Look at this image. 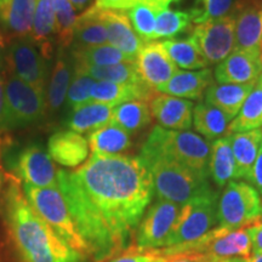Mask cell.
Returning a JSON list of instances; mask_svg holds the SVG:
<instances>
[{"label":"cell","instance_id":"obj_32","mask_svg":"<svg viewBox=\"0 0 262 262\" xmlns=\"http://www.w3.org/2000/svg\"><path fill=\"white\" fill-rule=\"evenodd\" d=\"M162 45L179 68L198 71L204 70V68H208V66H210L191 37L187 39L164 40L162 41Z\"/></svg>","mask_w":262,"mask_h":262},{"label":"cell","instance_id":"obj_43","mask_svg":"<svg viewBox=\"0 0 262 262\" xmlns=\"http://www.w3.org/2000/svg\"><path fill=\"white\" fill-rule=\"evenodd\" d=\"M249 182L253 183L255 189L262 196V145L260 147V150H258L256 160H255L253 170H251V178Z\"/></svg>","mask_w":262,"mask_h":262},{"label":"cell","instance_id":"obj_7","mask_svg":"<svg viewBox=\"0 0 262 262\" xmlns=\"http://www.w3.org/2000/svg\"><path fill=\"white\" fill-rule=\"evenodd\" d=\"M217 202L214 191L183 204L166 248L191 243L214 229L217 225Z\"/></svg>","mask_w":262,"mask_h":262},{"label":"cell","instance_id":"obj_42","mask_svg":"<svg viewBox=\"0 0 262 262\" xmlns=\"http://www.w3.org/2000/svg\"><path fill=\"white\" fill-rule=\"evenodd\" d=\"M140 0H96L95 5L103 10H120L125 11L139 4Z\"/></svg>","mask_w":262,"mask_h":262},{"label":"cell","instance_id":"obj_33","mask_svg":"<svg viewBox=\"0 0 262 262\" xmlns=\"http://www.w3.org/2000/svg\"><path fill=\"white\" fill-rule=\"evenodd\" d=\"M152 120L149 104L145 101H130L113 107L112 122L129 134L137 133Z\"/></svg>","mask_w":262,"mask_h":262},{"label":"cell","instance_id":"obj_15","mask_svg":"<svg viewBox=\"0 0 262 262\" xmlns=\"http://www.w3.org/2000/svg\"><path fill=\"white\" fill-rule=\"evenodd\" d=\"M97 11L98 17L106 27L108 44L136 60L146 42L134 31L127 14L120 10H103L100 8H97Z\"/></svg>","mask_w":262,"mask_h":262},{"label":"cell","instance_id":"obj_26","mask_svg":"<svg viewBox=\"0 0 262 262\" xmlns=\"http://www.w3.org/2000/svg\"><path fill=\"white\" fill-rule=\"evenodd\" d=\"M209 175L211 176L215 185L220 188L237 180L231 135L212 141L209 159Z\"/></svg>","mask_w":262,"mask_h":262},{"label":"cell","instance_id":"obj_23","mask_svg":"<svg viewBox=\"0 0 262 262\" xmlns=\"http://www.w3.org/2000/svg\"><path fill=\"white\" fill-rule=\"evenodd\" d=\"M31 39L40 50L42 56L50 61L54 54V40H56L54 0H35Z\"/></svg>","mask_w":262,"mask_h":262},{"label":"cell","instance_id":"obj_48","mask_svg":"<svg viewBox=\"0 0 262 262\" xmlns=\"http://www.w3.org/2000/svg\"><path fill=\"white\" fill-rule=\"evenodd\" d=\"M68 2L71 3L75 11H81L90 4L91 0H68Z\"/></svg>","mask_w":262,"mask_h":262},{"label":"cell","instance_id":"obj_29","mask_svg":"<svg viewBox=\"0 0 262 262\" xmlns=\"http://www.w3.org/2000/svg\"><path fill=\"white\" fill-rule=\"evenodd\" d=\"M108 44L107 31L98 17L97 6H90L84 14L78 16L73 32V49H85Z\"/></svg>","mask_w":262,"mask_h":262},{"label":"cell","instance_id":"obj_25","mask_svg":"<svg viewBox=\"0 0 262 262\" xmlns=\"http://www.w3.org/2000/svg\"><path fill=\"white\" fill-rule=\"evenodd\" d=\"M255 84H212L205 93V101L234 119Z\"/></svg>","mask_w":262,"mask_h":262},{"label":"cell","instance_id":"obj_28","mask_svg":"<svg viewBox=\"0 0 262 262\" xmlns=\"http://www.w3.org/2000/svg\"><path fill=\"white\" fill-rule=\"evenodd\" d=\"M232 118L206 101H201L193 108V124L195 131L206 137L209 141H215L224 137L228 133Z\"/></svg>","mask_w":262,"mask_h":262},{"label":"cell","instance_id":"obj_54","mask_svg":"<svg viewBox=\"0 0 262 262\" xmlns=\"http://www.w3.org/2000/svg\"><path fill=\"white\" fill-rule=\"evenodd\" d=\"M261 219H262V214H261Z\"/></svg>","mask_w":262,"mask_h":262},{"label":"cell","instance_id":"obj_35","mask_svg":"<svg viewBox=\"0 0 262 262\" xmlns=\"http://www.w3.org/2000/svg\"><path fill=\"white\" fill-rule=\"evenodd\" d=\"M77 66V64H75ZM84 70L96 81H111L120 84H141V79L136 62H124L111 66H78Z\"/></svg>","mask_w":262,"mask_h":262},{"label":"cell","instance_id":"obj_49","mask_svg":"<svg viewBox=\"0 0 262 262\" xmlns=\"http://www.w3.org/2000/svg\"><path fill=\"white\" fill-rule=\"evenodd\" d=\"M210 262H247L244 258H239V257H226V258H219V257H214L211 258Z\"/></svg>","mask_w":262,"mask_h":262},{"label":"cell","instance_id":"obj_3","mask_svg":"<svg viewBox=\"0 0 262 262\" xmlns=\"http://www.w3.org/2000/svg\"><path fill=\"white\" fill-rule=\"evenodd\" d=\"M211 145L191 131L156 126L142 147L140 157H160L209 176Z\"/></svg>","mask_w":262,"mask_h":262},{"label":"cell","instance_id":"obj_21","mask_svg":"<svg viewBox=\"0 0 262 262\" xmlns=\"http://www.w3.org/2000/svg\"><path fill=\"white\" fill-rule=\"evenodd\" d=\"M158 94L146 83L120 84L111 81H96L91 89V101L116 107L130 101H150Z\"/></svg>","mask_w":262,"mask_h":262},{"label":"cell","instance_id":"obj_24","mask_svg":"<svg viewBox=\"0 0 262 262\" xmlns=\"http://www.w3.org/2000/svg\"><path fill=\"white\" fill-rule=\"evenodd\" d=\"M113 107L110 104L89 101L72 110L68 126L78 134H91L112 122Z\"/></svg>","mask_w":262,"mask_h":262},{"label":"cell","instance_id":"obj_9","mask_svg":"<svg viewBox=\"0 0 262 262\" xmlns=\"http://www.w3.org/2000/svg\"><path fill=\"white\" fill-rule=\"evenodd\" d=\"M181 206L160 199L150 205L136 229V244L131 245L130 248H134L140 253L166 248V243L181 211Z\"/></svg>","mask_w":262,"mask_h":262},{"label":"cell","instance_id":"obj_12","mask_svg":"<svg viewBox=\"0 0 262 262\" xmlns=\"http://www.w3.org/2000/svg\"><path fill=\"white\" fill-rule=\"evenodd\" d=\"M16 172L25 185L33 187H58V172L54 160L40 146L26 147L19 153L16 163Z\"/></svg>","mask_w":262,"mask_h":262},{"label":"cell","instance_id":"obj_6","mask_svg":"<svg viewBox=\"0 0 262 262\" xmlns=\"http://www.w3.org/2000/svg\"><path fill=\"white\" fill-rule=\"evenodd\" d=\"M262 199L253 185L231 181L217 202L219 227L247 228L261 221Z\"/></svg>","mask_w":262,"mask_h":262},{"label":"cell","instance_id":"obj_1","mask_svg":"<svg viewBox=\"0 0 262 262\" xmlns=\"http://www.w3.org/2000/svg\"><path fill=\"white\" fill-rule=\"evenodd\" d=\"M58 187L95 262L112 260L131 247L155 193L142 159L122 155H93L73 171L60 170Z\"/></svg>","mask_w":262,"mask_h":262},{"label":"cell","instance_id":"obj_40","mask_svg":"<svg viewBox=\"0 0 262 262\" xmlns=\"http://www.w3.org/2000/svg\"><path fill=\"white\" fill-rule=\"evenodd\" d=\"M198 8L189 10L192 22L194 25L233 14L232 10L234 8V0H198Z\"/></svg>","mask_w":262,"mask_h":262},{"label":"cell","instance_id":"obj_44","mask_svg":"<svg viewBox=\"0 0 262 262\" xmlns=\"http://www.w3.org/2000/svg\"><path fill=\"white\" fill-rule=\"evenodd\" d=\"M164 257V262H210L212 258L204 254H175Z\"/></svg>","mask_w":262,"mask_h":262},{"label":"cell","instance_id":"obj_11","mask_svg":"<svg viewBox=\"0 0 262 262\" xmlns=\"http://www.w3.org/2000/svg\"><path fill=\"white\" fill-rule=\"evenodd\" d=\"M4 60L9 74L44 90L49 78V61L31 38L10 41Z\"/></svg>","mask_w":262,"mask_h":262},{"label":"cell","instance_id":"obj_34","mask_svg":"<svg viewBox=\"0 0 262 262\" xmlns=\"http://www.w3.org/2000/svg\"><path fill=\"white\" fill-rule=\"evenodd\" d=\"M77 66H111L124 62H136L135 58L127 56L112 45L103 44L85 49H73L71 54Z\"/></svg>","mask_w":262,"mask_h":262},{"label":"cell","instance_id":"obj_27","mask_svg":"<svg viewBox=\"0 0 262 262\" xmlns=\"http://www.w3.org/2000/svg\"><path fill=\"white\" fill-rule=\"evenodd\" d=\"M74 72V62L72 56L61 54L55 63L47 90V113H56L63 106L72 77Z\"/></svg>","mask_w":262,"mask_h":262},{"label":"cell","instance_id":"obj_50","mask_svg":"<svg viewBox=\"0 0 262 262\" xmlns=\"http://www.w3.org/2000/svg\"><path fill=\"white\" fill-rule=\"evenodd\" d=\"M4 47H5V39L2 31H0V66H2V62L4 60Z\"/></svg>","mask_w":262,"mask_h":262},{"label":"cell","instance_id":"obj_36","mask_svg":"<svg viewBox=\"0 0 262 262\" xmlns=\"http://www.w3.org/2000/svg\"><path fill=\"white\" fill-rule=\"evenodd\" d=\"M191 11L163 9L157 15L155 40L162 38H173L187 32L191 27Z\"/></svg>","mask_w":262,"mask_h":262},{"label":"cell","instance_id":"obj_39","mask_svg":"<svg viewBox=\"0 0 262 262\" xmlns=\"http://www.w3.org/2000/svg\"><path fill=\"white\" fill-rule=\"evenodd\" d=\"M96 80L80 67L74 64L73 77H72L70 89L67 93V106L72 108L80 106L91 101V89Z\"/></svg>","mask_w":262,"mask_h":262},{"label":"cell","instance_id":"obj_45","mask_svg":"<svg viewBox=\"0 0 262 262\" xmlns=\"http://www.w3.org/2000/svg\"><path fill=\"white\" fill-rule=\"evenodd\" d=\"M247 231L250 235L253 251L262 253V222L258 221L256 224L249 226L247 227Z\"/></svg>","mask_w":262,"mask_h":262},{"label":"cell","instance_id":"obj_37","mask_svg":"<svg viewBox=\"0 0 262 262\" xmlns=\"http://www.w3.org/2000/svg\"><path fill=\"white\" fill-rule=\"evenodd\" d=\"M55 10V39L63 49L73 42V32L77 22V11L68 0H54Z\"/></svg>","mask_w":262,"mask_h":262},{"label":"cell","instance_id":"obj_14","mask_svg":"<svg viewBox=\"0 0 262 262\" xmlns=\"http://www.w3.org/2000/svg\"><path fill=\"white\" fill-rule=\"evenodd\" d=\"M140 77L149 88L157 90L180 71L159 41L146 42L136 57Z\"/></svg>","mask_w":262,"mask_h":262},{"label":"cell","instance_id":"obj_20","mask_svg":"<svg viewBox=\"0 0 262 262\" xmlns=\"http://www.w3.org/2000/svg\"><path fill=\"white\" fill-rule=\"evenodd\" d=\"M35 0H6L0 5V24L10 41L31 38Z\"/></svg>","mask_w":262,"mask_h":262},{"label":"cell","instance_id":"obj_41","mask_svg":"<svg viewBox=\"0 0 262 262\" xmlns=\"http://www.w3.org/2000/svg\"><path fill=\"white\" fill-rule=\"evenodd\" d=\"M164 260H165V257L160 256L156 251L140 253L134 248H129L125 253L108 262H164Z\"/></svg>","mask_w":262,"mask_h":262},{"label":"cell","instance_id":"obj_5","mask_svg":"<svg viewBox=\"0 0 262 262\" xmlns=\"http://www.w3.org/2000/svg\"><path fill=\"white\" fill-rule=\"evenodd\" d=\"M24 193L34 211L78 253L89 256L88 248L72 217L67 201L60 187L39 188L24 185Z\"/></svg>","mask_w":262,"mask_h":262},{"label":"cell","instance_id":"obj_46","mask_svg":"<svg viewBox=\"0 0 262 262\" xmlns=\"http://www.w3.org/2000/svg\"><path fill=\"white\" fill-rule=\"evenodd\" d=\"M8 129V111H6L5 79L0 75V133Z\"/></svg>","mask_w":262,"mask_h":262},{"label":"cell","instance_id":"obj_52","mask_svg":"<svg viewBox=\"0 0 262 262\" xmlns=\"http://www.w3.org/2000/svg\"><path fill=\"white\" fill-rule=\"evenodd\" d=\"M4 182H5V179H4V173H3L2 170H0V192H2V189H3V186H4Z\"/></svg>","mask_w":262,"mask_h":262},{"label":"cell","instance_id":"obj_31","mask_svg":"<svg viewBox=\"0 0 262 262\" xmlns=\"http://www.w3.org/2000/svg\"><path fill=\"white\" fill-rule=\"evenodd\" d=\"M262 127V75L254 89L239 111L238 116L232 120L228 127L229 134L245 133V131L257 130Z\"/></svg>","mask_w":262,"mask_h":262},{"label":"cell","instance_id":"obj_47","mask_svg":"<svg viewBox=\"0 0 262 262\" xmlns=\"http://www.w3.org/2000/svg\"><path fill=\"white\" fill-rule=\"evenodd\" d=\"M176 2H179V0H140V3L156 6V8H159V9H169V6L171 5L172 3H176Z\"/></svg>","mask_w":262,"mask_h":262},{"label":"cell","instance_id":"obj_51","mask_svg":"<svg viewBox=\"0 0 262 262\" xmlns=\"http://www.w3.org/2000/svg\"><path fill=\"white\" fill-rule=\"evenodd\" d=\"M247 262H262V253H257V251H253L251 256L245 260Z\"/></svg>","mask_w":262,"mask_h":262},{"label":"cell","instance_id":"obj_2","mask_svg":"<svg viewBox=\"0 0 262 262\" xmlns=\"http://www.w3.org/2000/svg\"><path fill=\"white\" fill-rule=\"evenodd\" d=\"M5 222L21 262H85L39 216L26 198L18 180L10 178L4 198Z\"/></svg>","mask_w":262,"mask_h":262},{"label":"cell","instance_id":"obj_17","mask_svg":"<svg viewBox=\"0 0 262 262\" xmlns=\"http://www.w3.org/2000/svg\"><path fill=\"white\" fill-rule=\"evenodd\" d=\"M193 103L185 98L158 93L149 101L152 117L159 126L169 130L188 131L193 124Z\"/></svg>","mask_w":262,"mask_h":262},{"label":"cell","instance_id":"obj_18","mask_svg":"<svg viewBox=\"0 0 262 262\" xmlns=\"http://www.w3.org/2000/svg\"><path fill=\"white\" fill-rule=\"evenodd\" d=\"M49 156L62 166L77 168L83 165L89 156V141L74 131H58L48 142Z\"/></svg>","mask_w":262,"mask_h":262},{"label":"cell","instance_id":"obj_19","mask_svg":"<svg viewBox=\"0 0 262 262\" xmlns=\"http://www.w3.org/2000/svg\"><path fill=\"white\" fill-rule=\"evenodd\" d=\"M214 84V73L209 68L198 71H179L171 79L157 89V93L185 100H201Z\"/></svg>","mask_w":262,"mask_h":262},{"label":"cell","instance_id":"obj_38","mask_svg":"<svg viewBox=\"0 0 262 262\" xmlns=\"http://www.w3.org/2000/svg\"><path fill=\"white\" fill-rule=\"evenodd\" d=\"M160 10L163 9L140 3L127 12L134 31L145 42L155 41L156 19Z\"/></svg>","mask_w":262,"mask_h":262},{"label":"cell","instance_id":"obj_30","mask_svg":"<svg viewBox=\"0 0 262 262\" xmlns=\"http://www.w3.org/2000/svg\"><path fill=\"white\" fill-rule=\"evenodd\" d=\"M89 147L93 155L119 156L131 146L130 134L111 122L89 135Z\"/></svg>","mask_w":262,"mask_h":262},{"label":"cell","instance_id":"obj_13","mask_svg":"<svg viewBox=\"0 0 262 262\" xmlns=\"http://www.w3.org/2000/svg\"><path fill=\"white\" fill-rule=\"evenodd\" d=\"M262 75V54L234 49L216 66L214 77L221 84H256Z\"/></svg>","mask_w":262,"mask_h":262},{"label":"cell","instance_id":"obj_16","mask_svg":"<svg viewBox=\"0 0 262 262\" xmlns=\"http://www.w3.org/2000/svg\"><path fill=\"white\" fill-rule=\"evenodd\" d=\"M235 16V49L262 54V0L238 5Z\"/></svg>","mask_w":262,"mask_h":262},{"label":"cell","instance_id":"obj_4","mask_svg":"<svg viewBox=\"0 0 262 262\" xmlns=\"http://www.w3.org/2000/svg\"><path fill=\"white\" fill-rule=\"evenodd\" d=\"M148 168L158 199L183 205L214 192L209 176L160 157H140Z\"/></svg>","mask_w":262,"mask_h":262},{"label":"cell","instance_id":"obj_53","mask_svg":"<svg viewBox=\"0 0 262 262\" xmlns=\"http://www.w3.org/2000/svg\"><path fill=\"white\" fill-rule=\"evenodd\" d=\"M5 2H6V0H0V5H2V4H4Z\"/></svg>","mask_w":262,"mask_h":262},{"label":"cell","instance_id":"obj_22","mask_svg":"<svg viewBox=\"0 0 262 262\" xmlns=\"http://www.w3.org/2000/svg\"><path fill=\"white\" fill-rule=\"evenodd\" d=\"M231 143L237 169V180L249 182L262 145V129L233 134L231 135Z\"/></svg>","mask_w":262,"mask_h":262},{"label":"cell","instance_id":"obj_8","mask_svg":"<svg viewBox=\"0 0 262 262\" xmlns=\"http://www.w3.org/2000/svg\"><path fill=\"white\" fill-rule=\"evenodd\" d=\"M5 96L9 130L40 122L47 114L44 90L9 73L5 77Z\"/></svg>","mask_w":262,"mask_h":262},{"label":"cell","instance_id":"obj_10","mask_svg":"<svg viewBox=\"0 0 262 262\" xmlns=\"http://www.w3.org/2000/svg\"><path fill=\"white\" fill-rule=\"evenodd\" d=\"M191 38L209 64H219L235 49V16L210 19L194 25Z\"/></svg>","mask_w":262,"mask_h":262}]
</instances>
